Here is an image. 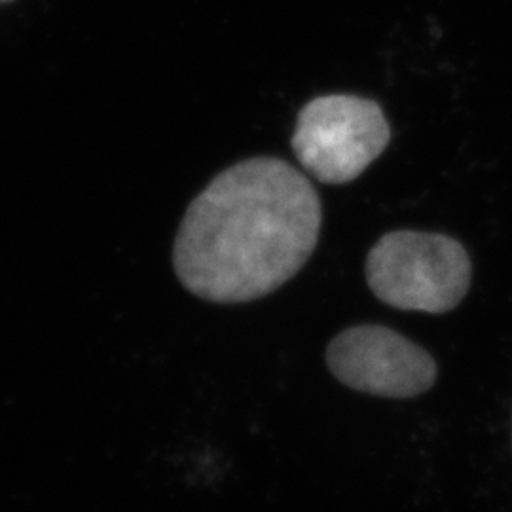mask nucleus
<instances>
[{"label": "nucleus", "mask_w": 512, "mask_h": 512, "mask_svg": "<svg viewBox=\"0 0 512 512\" xmlns=\"http://www.w3.org/2000/svg\"><path fill=\"white\" fill-rule=\"evenodd\" d=\"M4 2H10V0H0V4H4Z\"/></svg>", "instance_id": "5"}, {"label": "nucleus", "mask_w": 512, "mask_h": 512, "mask_svg": "<svg viewBox=\"0 0 512 512\" xmlns=\"http://www.w3.org/2000/svg\"><path fill=\"white\" fill-rule=\"evenodd\" d=\"M391 129L384 110L357 95H323L298 112L293 150L300 165L323 184H346L384 152Z\"/></svg>", "instance_id": "3"}, {"label": "nucleus", "mask_w": 512, "mask_h": 512, "mask_svg": "<svg viewBox=\"0 0 512 512\" xmlns=\"http://www.w3.org/2000/svg\"><path fill=\"white\" fill-rule=\"evenodd\" d=\"M366 281L391 308L446 313L469 291L471 260L454 238L399 230L368 253Z\"/></svg>", "instance_id": "2"}, {"label": "nucleus", "mask_w": 512, "mask_h": 512, "mask_svg": "<svg viewBox=\"0 0 512 512\" xmlns=\"http://www.w3.org/2000/svg\"><path fill=\"white\" fill-rule=\"evenodd\" d=\"M319 230L310 181L279 158H251L224 169L190 203L173 247L175 274L215 304L258 300L306 266Z\"/></svg>", "instance_id": "1"}, {"label": "nucleus", "mask_w": 512, "mask_h": 512, "mask_svg": "<svg viewBox=\"0 0 512 512\" xmlns=\"http://www.w3.org/2000/svg\"><path fill=\"white\" fill-rule=\"evenodd\" d=\"M330 372L355 391L410 399L437 380L433 357L395 330L361 325L340 332L327 349Z\"/></svg>", "instance_id": "4"}]
</instances>
